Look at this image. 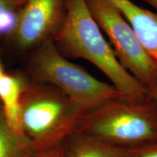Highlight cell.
Instances as JSON below:
<instances>
[{
  "label": "cell",
  "instance_id": "6da1fadb",
  "mask_svg": "<svg viewBox=\"0 0 157 157\" xmlns=\"http://www.w3.org/2000/svg\"><path fill=\"white\" fill-rule=\"evenodd\" d=\"M52 39L61 53L87 60L107 76L121 99L148 101L147 89L121 66L94 19L87 0H66L63 19Z\"/></svg>",
  "mask_w": 157,
  "mask_h": 157
},
{
  "label": "cell",
  "instance_id": "7a4b0ae2",
  "mask_svg": "<svg viewBox=\"0 0 157 157\" xmlns=\"http://www.w3.org/2000/svg\"><path fill=\"white\" fill-rule=\"evenodd\" d=\"M84 115L57 87L27 82L20 101V132L39 154L61 145Z\"/></svg>",
  "mask_w": 157,
  "mask_h": 157
},
{
  "label": "cell",
  "instance_id": "3957f363",
  "mask_svg": "<svg viewBox=\"0 0 157 157\" xmlns=\"http://www.w3.org/2000/svg\"><path fill=\"white\" fill-rule=\"evenodd\" d=\"M29 71L34 82L57 87L84 114L121 98L112 84L100 81L81 66L70 62L52 39L42 43L33 52Z\"/></svg>",
  "mask_w": 157,
  "mask_h": 157
},
{
  "label": "cell",
  "instance_id": "277c9868",
  "mask_svg": "<svg viewBox=\"0 0 157 157\" xmlns=\"http://www.w3.org/2000/svg\"><path fill=\"white\" fill-rule=\"evenodd\" d=\"M76 130L116 146L133 148L157 142V108L152 101L117 99L82 117Z\"/></svg>",
  "mask_w": 157,
  "mask_h": 157
},
{
  "label": "cell",
  "instance_id": "5b68a950",
  "mask_svg": "<svg viewBox=\"0 0 157 157\" xmlns=\"http://www.w3.org/2000/svg\"><path fill=\"white\" fill-rule=\"evenodd\" d=\"M95 21L121 66L146 89L157 81V63L149 56L122 13L111 0H87Z\"/></svg>",
  "mask_w": 157,
  "mask_h": 157
},
{
  "label": "cell",
  "instance_id": "8992f818",
  "mask_svg": "<svg viewBox=\"0 0 157 157\" xmlns=\"http://www.w3.org/2000/svg\"><path fill=\"white\" fill-rule=\"evenodd\" d=\"M66 0H27L21 10L13 36L26 50L52 39L63 17Z\"/></svg>",
  "mask_w": 157,
  "mask_h": 157
},
{
  "label": "cell",
  "instance_id": "52a82bcc",
  "mask_svg": "<svg viewBox=\"0 0 157 157\" xmlns=\"http://www.w3.org/2000/svg\"><path fill=\"white\" fill-rule=\"evenodd\" d=\"M132 27L149 56L157 63V13L139 7L130 0H111Z\"/></svg>",
  "mask_w": 157,
  "mask_h": 157
},
{
  "label": "cell",
  "instance_id": "ba28073f",
  "mask_svg": "<svg viewBox=\"0 0 157 157\" xmlns=\"http://www.w3.org/2000/svg\"><path fill=\"white\" fill-rule=\"evenodd\" d=\"M63 157H127L129 148L76 130L62 143Z\"/></svg>",
  "mask_w": 157,
  "mask_h": 157
},
{
  "label": "cell",
  "instance_id": "9c48e42d",
  "mask_svg": "<svg viewBox=\"0 0 157 157\" xmlns=\"http://www.w3.org/2000/svg\"><path fill=\"white\" fill-rule=\"evenodd\" d=\"M26 83L24 78L16 74L5 73L0 76V104L7 123L18 133H21L20 101Z\"/></svg>",
  "mask_w": 157,
  "mask_h": 157
},
{
  "label": "cell",
  "instance_id": "30bf717a",
  "mask_svg": "<svg viewBox=\"0 0 157 157\" xmlns=\"http://www.w3.org/2000/svg\"><path fill=\"white\" fill-rule=\"evenodd\" d=\"M29 140L7 123L0 104V157H37Z\"/></svg>",
  "mask_w": 157,
  "mask_h": 157
},
{
  "label": "cell",
  "instance_id": "8fae6325",
  "mask_svg": "<svg viewBox=\"0 0 157 157\" xmlns=\"http://www.w3.org/2000/svg\"><path fill=\"white\" fill-rule=\"evenodd\" d=\"M25 3L22 0H0V36L14 34Z\"/></svg>",
  "mask_w": 157,
  "mask_h": 157
},
{
  "label": "cell",
  "instance_id": "7c38bea8",
  "mask_svg": "<svg viewBox=\"0 0 157 157\" xmlns=\"http://www.w3.org/2000/svg\"><path fill=\"white\" fill-rule=\"evenodd\" d=\"M127 157H157V142L129 148Z\"/></svg>",
  "mask_w": 157,
  "mask_h": 157
},
{
  "label": "cell",
  "instance_id": "4fadbf2b",
  "mask_svg": "<svg viewBox=\"0 0 157 157\" xmlns=\"http://www.w3.org/2000/svg\"><path fill=\"white\" fill-rule=\"evenodd\" d=\"M37 157H63V149L62 144L41 153Z\"/></svg>",
  "mask_w": 157,
  "mask_h": 157
},
{
  "label": "cell",
  "instance_id": "5bb4252c",
  "mask_svg": "<svg viewBox=\"0 0 157 157\" xmlns=\"http://www.w3.org/2000/svg\"><path fill=\"white\" fill-rule=\"evenodd\" d=\"M148 100L152 101L157 108V81L147 89Z\"/></svg>",
  "mask_w": 157,
  "mask_h": 157
},
{
  "label": "cell",
  "instance_id": "9a60e30c",
  "mask_svg": "<svg viewBox=\"0 0 157 157\" xmlns=\"http://www.w3.org/2000/svg\"><path fill=\"white\" fill-rule=\"evenodd\" d=\"M144 2H146V3H148V5H150L152 7H154V8L157 9V0H143Z\"/></svg>",
  "mask_w": 157,
  "mask_h": 157
},
{
  "label": "cell",
  "instance_id": "2e32d148",
  "mask_svg": "<svg viewBox=\"0 0 157 157\" xmlns=\"http://www.w3.org/2000/svg\"><path fill=\"white\" fill-rule=\"evenodd\" d=\"M5 74V72H4L3 71V67H2V63H1V60H0V76H1L2 74Z\"/></svg>",
  "mask_w": 157,
  "mask_h": 157
},
{
  "label": "cell",
  "instance_id": "e0dca14e",
  "mask_svg": "<svg viewBox=\"0 0 157 157\" xmlns=\"http://www.w3.org/2000/svg\"><path fill=\"white\" fill-rule=\"evenodd\" d=\"M22 1H23V2H26L27 0H22Z\"/></svg>",
  "mask_w": 157,
  "mask_h": 157
}]
</instances>
